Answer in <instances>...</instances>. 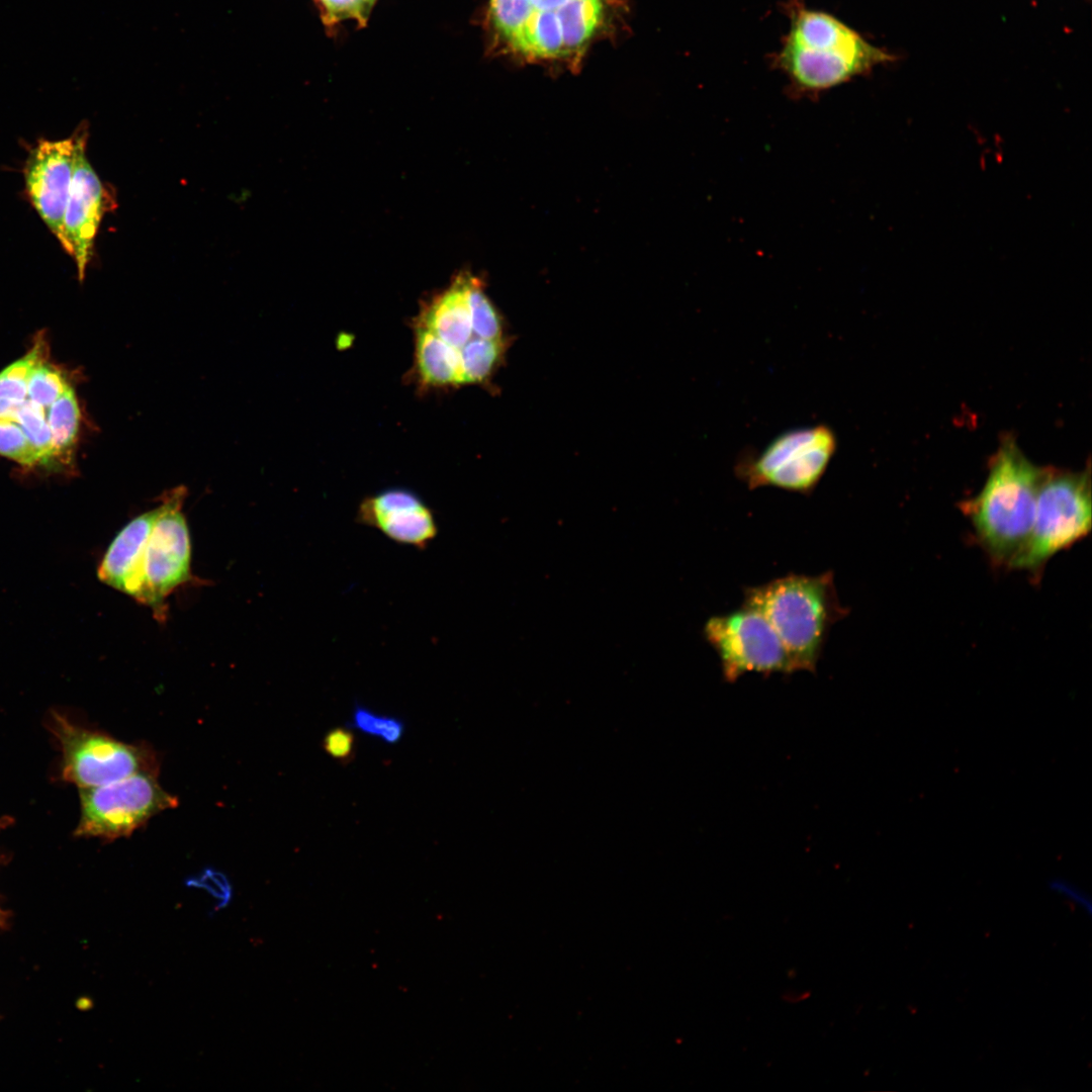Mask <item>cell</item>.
Wrapping results in <instances>:
<instances>
[{"instance_id": "cell-4", "label": "cell", "mask_w": 1092, "mask_h": 1092, "mask_svg": "<svg viewBox=\"0 0 1092 1092\" xmlns=\"http://www.w3.org/2000/svg\"><path fill=\"white\" fill-rule=\"evenodd\" d=\"M743 603L757 609L784 644L795 671L816 670L831 627L848 614L831 570L788 573L745 587Z\"/></svg>"}, {"instance_id": "cell-14", "label": "cell", "mask_w": 1092, "mask_h": 1092, "mask_svg": "<svg viewBox=\"0 0 1092 1092\" xmlns=\"http://www.w3.org/2000/svg\"><path fill=\"white\" fill-rule=\"evenodd\" d=\"M158 516V507L131 519L114 537L99 563L101 581L128 596L142 549Z\"/></svg>"}, {"instance_id": "cell-5", "label": "cell", "mask_w": 1092, "mask_h": 1092, "mask_svg": "<svg viewBox=\"0 0 1092 1092\" xmlns=\"http://www.w3.org/2000/svg\"><path fill=\"white\" fill-rule=\"evenodd\" d=\"M1091 527L1090 468H1044L1029 537L1009 569L1026 571L1039 581L1051 558L1083 540Z\"/></svg>"}, {"instance_id": "cell-1", "label": "cell", "mask_w": 1092, "mask_h": 1092, "mask_svg": "<svg viewBox=\"0 0 1092 1092\" xmlns=\"http://www.w3.org/2000/svg\"><path fill=\"white\" fill-rule=\"evenodd\" d=\"M621 8L620 0H489L487 23L504 55L575 68L613 27Z\"/></svg>"}, {"instance_id": "cell-17", "label": "cell", "mask_w": 1092, "mask_h": 1092, "mask_svg": "<svg viewBox=\"0 0 1092 1092\" xmlns=\"http://www.w3.org/2000/svg\"><path fill=\"white\" fill-rule=\"evenodd\" d=\"M47 421L55 458L61 457L69 461L81 424V411L72 387L50 405Z\"/></svg>"}, {"instance_id": "cell-29", "label": "cell", "mask_w": 1092, "mask_h": 1092, "mask_svg": "<svg viewBox=\"0 0 1092 1092\" xmlns=\"http://www.w3.org/2000/svg\"><path fill=\"white\" fill-rule=\"evenodd\" d=\"M6 921H7L6 912H4L3 909L0 907V926L4 925L6 923Z\"/></svg>"}, {"instance_id": "cell-13", "label": "cell", "mask_w": 1092, "mask_h": 1092, "mask_svg": "<svg viewBox=\"0 0 1092 1092\" xmlns=\"http://www.w3.org/2000/svg\"><path fill=\"white\" fill-rule=\"evenodd\" d=\"M356 520L395 543L418 549L426 548L438 534L434 512L405 488H389L365 498Z\"/></svg>"}, {"instance_id": "cell-21", "label": "cell", "mask_w": 1092, "mask_h": 1092, "mask_svg": "<svg viewBox=\"0 0 1092 1092\" xmlns=\"http://www.w3.org/2000/svg\"><path fill=\"white\" fill-rule=\"evenodd\" d=\"M347 726L363 734L376 737L387 744L398 743L402 739L405 730L402 719L377 714L358 703L354 706L351 721L347 723Z\"/></svg>"}, {"instance_id": "cell-11", "label": "cell", "mask_w": 1092, "mask_h": 1092, "mask_svg": "<svg viewBox=\"0 0 1092 1092\" xmlns=\"http://www.w3.org/2000/svg\"><path fill=\"white\" fill-rule=\"evenodd\" d=\"M73 177L64 215L65 251L76 262L82 282L103 216L117 206L111 186L101 181L86 157L87 127L77 128Z\"/></svg>"}, {"instance_id": "cell-22", "label": "cell", "mask_w": 1092, "mask_h": 1092, "mask_svg": "<svg viewBox=\"0 0 1092 1092\" xmlns=\"http://www.w3.org/2000/svg\"><path fill=\"white\" fill-rule=\"evenodd\" d=\"M70 384L62 371L41 362L32 371L27 383V396L42 407L50 406Z\"/></svg>"}, {"instance_id": "cell-16", "label": "cell", "mask_w": 1092, "mask_h": 1092, "mask_svg": "<svg viewBox=\"0 0 1092 1092\" xmlns=\"http://www.w3.org/2000/svg\"><path fill=\"white\" fill-rule=\"evenodd\" d=\"M416 365L421 382L429 387L464 383L459 350L430 331H416Z\"/></svg>"}, {"instance_id": "cell-7", "label": "cell", "mask_w": 1092, "mask_h": 1092, "mask_svg": "<svg viewBox=\"0 0 1092 1092\" xmlns=\"http://www.w3.org/2000/svg\"><path fill=\"white\" fill-rule=\"evenodd\" d=\"M837 449V437L825 424L793 429L758 452L743 453L735 474L749 489L775 487L809 495L824 476Z\"/></svg>"}, {"instance_id": "cell-8", "label": "cell", "mask_w": 1092, "mask_h": 1092, "mask_svg": "<svg viewBox=\"0 0 1092 1092\" xmlns=\"http://www.w3.org/2000/svg\"><path fill=\"white\" fill-rule=\"evenodd\" d=\"M53 730L63 752V777L80 789L117 782L135 774L158 775L160 761L152 747L130 744L82 728L55 714Z\"/></svg>"}, {"instance_id": "cell-15", "label": "cell", "mask_w": 1092, "mask_h": 1092, "mask_svg": "<svg viewBox=\"0 0 1092 1092\" xmlns=\"http://www.w3.org/2000/svg\"><path fill=\"white\" fill-rule=\"evenodd\" d=\"M467 278L468 274L459 275L424 308L419 322V327L458 350L472 338Z\"/></svg>"}, {"instance_id": "cell-6", "label": "cell", "mask_w": 1092, "mask_h": 1092, "mask_svg": "<svg viewBox=\"0 0 1092 1092\" xmlns=\"http://www.w3.org/2000/svg\"><path fill=\"white\" fill-rule=\"evenodd\" d=\"M185 486H176L162 495L158 516L142 549L128 596L150 608L164 622L169 596L188 582L191 572V540L183 505Z\"/></svg>"}, {"instance_id": "cell-18", "label": "cell", "mask_w": 1092, "mask_h": 1092, "mask_svg": "<svg viewBox=\"0 0 1092 1092\" xmlns=\"http://www.w3.org/2000/svg\"><path fill=\"white\" fill-rule=\"evenodd\" d=\"M504 339H470L459 349L464 383H482L489 379L500 363L505 349Z\"/></svg>"}, {"instance_id": "cell-27", "label": "cell", "mask_w": 1092, "mask_h": 1092, "mask_svg": "<svg viewBox=\"0 0 1092 1092\" xmlns=\"http://www.w3.org/2000/svg\"><path fill=\"white\" fill-rule=\"evenodd\" d=\"M1049 890L1073 904L1088 916L1092 913L1091 898L1081 887L1072 881L1063 878H1053L1048 884Z\"/></svg>"}, {"instance_id": "cell-12", "label": "cell", "mask_w": 1092, "mask_h": 1092, "mask_svg": "<svg viewBox=\"0 0 1092 1092\" xmlns=\"http://www.w3.org/2000/svg\"><path fill=\"white\" fill-rule=\"evenodd\" d=\"M76 133L38 140L23 169L25 192L40 218L66 249L64 215L74 172Z\"/></svg>"}, {"instance_id": "cell-9", "label": "cell", "mask_w": 1092, "mask_h": 1092, "mask_svg": "<svg viewBox=\"0 0 1092 1092\" xmlns=\"http://www.w3.org/2000/svg\"><path fill=\"white\" fill-rule=\"evenodd\" d=\"M703 636L717 654L726 681L751 672H795L771 625L757 609L743 602L728 613L711 616L704 624Z\"/></svg>"}, {"instance_id": "cell-23", "label": "cell", "mask_w": 1092, "mask_h": 1092, "mask_svg": "<svg viewBox=\"0 0 1092 1092\" xmlns=\"http://www.w3.org/2000/svg\"><path fill=\"white\" fill-rule=\"evenodd\" d=\"M0 455L25 466L39 464L21 427L11 419H0Z\"/></svg>"}, {"instance_id": "cell-2", "label": "cell", "mask_w": 1092, "mask_h": 1092, "mask_svg": "<svg viewBox=\"0 0 1092 1092\" xmlns=\"http://www.w3.org/2000/svg\"><path fill=\"white\" fill-rule=\"evenodd\" d=\"M784 8L789 28L771 64L799 95L817 96L892 59L826 11L802 0H789Z\"/></svg>"}, {"instance_id": "cell-25", "label": "cell", "mask_w": 1092, "mask_h": 1092, "mask_svg": "<svg viewBox=\"0 0 1092 1092\" xmlns=\"http://www.w3.org/2000/svg\"><path fill=\"white\" fill-rule=\"evenodd\" d=\"M324 19L336 23L344 19H357L364 23L372 6L371 0H317Z\"/></svg>"}, {"instance_id": "cell-10", "label": "cell", "mask_w": 1092, "mask_h": 1092, "mask_svg": "<svg viewBox=\"0 0 1092 1092\" xmlns=\"http://www.w3.org/2000/svg\"><path fill=\"white\" fill-rule=\"evenodd\" d=\"M158 775L141 772L104 786L80 789L81 817L75 834L112 840L127 837L152 817L178 806Z\"/></svg>"}, {"instance_id": "cell-30", "label": "cell", "mask_w": 1092, "mask_h": 1092, "mask_svg": "<svg viewBox=\"0 0 1092 1092\" xmlns=\"http://www.w3.org/2000/svg\"><path fill=\"white\" fill-rule=\"evenodd\" d=\"M371 1H372V3H374L375 0H371Z\"/></svg>"}, {"instance_id": "cell-28", "label": "cell", "mask_w": 1092, "mask_h": 1092, "mask_svg": "<svg viewBox=\"0 0 1092 1092\" xmlns=\"http://www.w3.org/2000/svg\"><path fill=\"white\" fill-rule=\"evenodd\" d=\"M22 401L23 400L0 397V419L14 420Z\"/></svg>"}, {"instance_id": "cell-3", "label": "cell", "mask_w": 1092, "mask_h": 1092, "mask_svg": "<svg viewBox=\"0 0 1092 1092\" xmlns=\"http://www.w3.org/2000/svg\"><path fill=\"white\" fill-rule=\"evenodd\" d=\"M1043 470L1026 458L1011 437L1005 438L981 490L960 504L978 545L994 566L1009 569L1024 548Z\"/></svg>"}, {"instance_id": "cell-24", "label": "cell", "mask_w": 1092, "mask_h": 1092, "mask_svg": "<svg viewBox=\"0 0 1092 1092\" xmlns=\"http://www.w3.org/2000/svg\"><path fill=\"white\" fill-rule=\"evenodd\" d=\"M323 750L334 760L346 766L356 756V736L349 726L330 729L322 741Z\"/></svg>"}, {"instance_id": "cell-26", "label": "cell", "mask_w": 1092, "mask_h": 1092, "mask_svg": "<svg viewBox=\"0 0 1092 1092\" xmlns=\"http://www.w3.org/2000/svg\"><path fill=\"white\" fill-rule=\"evenodd\" d=\"M186 885L206 889L217 900L215 911L225 908L233 897V889L225 876L211 870L198 878L187 880Z\"/></svg>"}, {"instance_id": "cell-19", "label": "cell", "mask_w": 1092, "mask_h": 1092, "mask_svg": "<svg viewBox=\"0 0 1092 1092\" xmlns=\"http://www.w3.org/2000/svg\"><path fill=\"white\" fill-rule=\"evenodd\" d=\"M14 421L21 427L35 451L38 463L42 465L50 464L55 459V455L44 407L30 399H24L14 417Z\"/></svg>"}, {"instance_id": "cell-20", "label": "cell", "mask_w": 1092, "mask_h": 1092, "mask_svg": "<svg viewBox=\"0 0 1092 1092\" xmlns=\"http://www.w3.org/2000/svg\"><path fill=\"white\" fill-rule=\"evenodd\" d=\"M467 300L472 333L482 339H503L502 317L484 293L481 283L471 275L467 278Z\"/></svg>"}]
</instances>
